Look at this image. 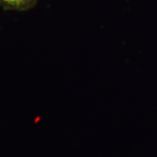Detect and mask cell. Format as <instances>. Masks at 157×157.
Returning <instances> with one entry per match:
<instances>
[{"mask_svg": "<svg viewBox=\"0 0 157 157\" xmlns=\"http://www.w3.org/2000/svg\"><path fill=\"white\" fill-rule=\"evenodd\" d=\"M31 0H0L1 3L11 6H22L27 5Z\"/></svg>", "mask_w": 157, "mask_h": 157, "instance_id": "1", "label": "cell"}]
</instances>
